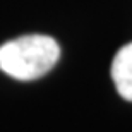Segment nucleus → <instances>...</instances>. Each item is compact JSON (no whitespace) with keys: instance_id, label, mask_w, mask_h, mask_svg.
I'll use <instances>...</instances> for the list:
<instances>
[{"instance_id":"1","label":"nucleus","mask_w":132,"mask_h":132,"mask_svg":"<svg viewBox=\"0 0 132 132\" xmlns=\"http://www.w3.org/2000/svg\"><path fill=\"white\" fill-rule=\"evenodd\" d=\"M60 59V46L45 34H28L0 46V70L17 81H34L48 74Z\"/></svg>"},{"instance_id":"2","label":"nucleus","mask_w":132,"mask_h":132,"mask_svg":"<svg viewBox=\"0 0 132 132\" xmlns=\"http://www.w3.org/2000/svg\"><path fill=\"white\" fill-rule=\"evenodd\" d=\"M112 79L118 94L132 101V43L117 52L112 62Z\"/></svg>"}]
</instances>
